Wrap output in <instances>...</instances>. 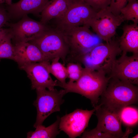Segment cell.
Wrapping results in <instances>:
<instances>
[{"label": "cell", "instance_id": "6da1fadb", "mask_svg": "<svg viewBox=\"0 0 138 138\" xmlns=\"http://www.w3.org/2000/svg\"><path fill=\"white\" fill-rule=\"evenodd\" d=\"M100 96V104L119 117L124 108L137 103L138 87L137 85L110 78Z\"/></svg>", "mask_w": 138, "mask_h": 138}, {"label": "cell", "instance_id": "7a4b0ae2", "mask_svg": "<svg viewBox=\"0 0 138 138\" xmlns=\"http://www.w3.org/2000/svg\"><path fill=\"white\" fill-rule=\"evenodd\" d=\"M110 78L104 72L84 67L82 74L77 81L60 87L68 93H77L89 99L94 108L98 105L99 97L106 89Z\"/></svg>", "mask_w": 138, "mask_h": 138}, {"label": "cell", "instance_id": "3957f363", "mask_svg": "<svg viewBox=\"0 0 138 138\" xmlns=\"http://www.w3.org/2000/svg\"><path fill=\"white\" fill-rule=\"evenodd\" d=\"M114 37L108 42L98 44L75 62L82 64L85 67L103 72L109 76L117 56L122 53L119 40Z\"/></svg>", "mask_w": 138, "mask_h": 138}, {"label": "cell", "instance_id": "277c9868", "mask_svg": "<svg viewBox=\"0 0 138 138\" xmlns=\"http://www.w3.org/2000/svg\"><path fill=\"white\" fill-rule=\"evenodd\" d=\"M89 28L84 25L61 32L68 46L69 53L67 58L69 62H76L79 57L101 43V39L93 33Z\"/></svg>", "mask_w": 138, "mask_h": 138}, {"label": "cell", "instance_id": "5b68a950", "mask_svg": "<svg viewBox=\"0 0 138 138\" xmlns=\"http://www.w3.org/2000/svg\"><path fill=\"white\" fill-rule=\"evenodd\" d=\"M30 42L36 45L46 57L51 61L59 57L64 64L69 51L68 45L62 33L50 27Z\"/></svg>", "mask_w": 138, "mask_h": 138}, {"label": "cell", "instance_id": "8992f818", "mask_svg": "<svg viewBox=\"0 0 138 138\" xmlns=\"http://www.w3.org/2000/svg\"><path fill=\"white\" fill-rule=\"evenodd\" d=\"M98 11L82 0H74L65 13L55 19L54 28L63 32L72 28L84 25Z\"/></svg>", "mask_w": 138, "mask_h": 138}, {"label": "cell", "instance_id": "52a82bcc", "mask_svg": "<svg viewBox=\"0 0 138 138\" xmlns=\"http://www.w3.org/2000/svg\"><path fill=\"white\" fill-rule=\"evenodd\" d=\"M36 99L33 105L36 107L37 116L33 126L42 125L43 121L52 113L60 111V107L64 100L63 96L66 93L64 89L58 90L54 88L47 90L45 88L36 89Z\"/></svg>", "mask_w": 138, "mask_h": 138}, {"label": "cell", "instance_id": "ba28073f", "mask_svg": "<svg viewBox=\"0 0 138 138\" xmlns=\"http://www.w3.org/2000/svg\"><path fill=\"white\" fill-rule=\"evenodd\" d=\"M124 21L121 14L114 15L107 7L98 10L84 26L91 27L100 39L107 42L114 36L117 27Z\"/></svg>", "mask_w": 138, "mask_h": 138}, {"label": "cell", "instance_id": "9c48e42d", "mask_svg": "<svg viewBox=\"0 0 138 138\" xmlns=\"http://www.w3.org/2000/svg\"><path fill=\"white\" fill-rule=\"evenodd\" d=\"M12 39L16 43L29 42L38 37L50 27L40 21H35L26 15L15 23L8 22Z\"/></svg>", "mask_w": 138, "mask_h": 138}, {"label": "cell", "instance_id": "30bf717a", "mask_svg": "<svg viewBox=\"0 0 138 138\" xmlns=\"http://www.w3.org/2000/svg\"><path fill=\"white\" fill-rule=\"evenodd\" d=\"M96 111L98 122L94 129L108 135L110 138L128 137L131 130L125 132L122 130V122L119 116L101 105H98Z\"/></svg>", "mask_w": 138, "mask_h": 138}, {"label": "cell", "instance_id": "8fae6325", "mask_svg": "<svg viewBox=\"0 0 138 138\" xmlns=\"http://www.w3.org/2000/svg\"><path fill=\"white\" fill-rule=\"evenodd\" d=\"M91 110L77 109L60 118L59 129L71 138L80 136L83 133L91 116L97 108Z\"/></svg>", "mask_w": 138, "mask_h": 138}, {"label": "cell", "instance_id": "7c38bea8", "mask_svg": "<svg viewBox=\"0 0 138 138\" xmlns=\"http://www.w3.org/2000/svg\"><path fill=\"white\" fill-rule=\"evenodd\" d=\"M108 76L137 86L138 54H122L115 60Z\"/></svg>", "mask_w": 138, "mask_h": 138}, {"label": "cell", "instance_id": "4fadbf2b", "mask_svg": "<svg viewBox=\"0 0 138 138\" xmlns=\"http://www.w3.org/2000/svg\"><path fill=\"white\" fill-rule=\"evenodd\" d=\"M47 61L26 63L19 66L26 73L31 80L32 89L43 88L52 90L55 86H58L59 81L54 80L50 75L47 66Z\"/></svg>", "mask_w": 138, "mask_h": 138}, {"label": "cell", "instance_id": "5bb4252c", "mask_svg": "<svg viewBox=\"0 0 138 138\" xmlns=\"http://www.w3.org/2000/svg\"><path fill=\"white\" fill-rule=\"evenodd\" d=\"M14 45L15 61L19 66L26 63L50 61L36 45L30 42H17Z\"/></svg>", "mask_w": 138, "mask_h": 138}, {"label": "cell", "instance_id": "9a60e30c", "mask_svg": "<svg viewBox=\"0 0 138 138\" xmlns=\"http://www.w3.org/2000/svg\"><path fill=\"white\" fill-rule=\"evenodd\" d=\"M50 0H20L5 8L10 17H22L29 14L38 15L41 13Z\"/></svg>", "mask_w": 138, "mask_h": 138}, {"label": "cell", "instance_id": "2e32d148", "mask_svg": "<svg viewBox=\"0 0 138 138\" xmlns=\"http://www.w3.org/2000/svg\"><path fill=\"white\" fill-rule=\"evenodd\" d=\"M123 33L119 39L122 54L128 52L138 54V26L133 23L126 25L123 27Z\"/></svg>", "mask_w": 138, "mask_h": 138}, {"label": "cell", "instance_id": "e0dca14e", "mask_svg": "<svg viewBox=\"0 0 138 138\" xmlns=\"http://www.w3.org/2000/svg\"><path fill=\"white\" fill-rule=\"evenodd\" d=\"M74 0H50L41 13L40 22L47 24L53 19H58L66 12Z\"/></svg>", "mask_w": 138, "mask_h": 138}, {"label": "cell", "instance_id": "ac0fdd59", "mask_svg": "<svg viewBox=\"0 0 138 138\" xmlns=\"http://www.w3.org/2000/svg\"><path fill=\"white\" fill-rule=\"evenodd\" d=\"M56 121L50 125L46 127L42 125L37 126L34 131L27 133L28 138H55L60 132L59 125L60 120L59 117Z\"/></svg>", "mask_w": 138, "mask_h": 138}, {"label": "cell", "instance_id": "d6986e66", "mask_svg": "<svg viewBox=\"0 0 138 138\" xmlns=\"http://www.w3.org/2000/svg\"><path fill=\"white\" fill-rule=\"evenodd\" d=\"M60 58H55L47 62L48 69L50 74L53 75L59 81L58 86L65 84L66 79L67 78L66 67L59 62Z\"/></svg>", "mask_w": 138, "mask_h": 138}, {"label": "cell", "instance_id": "ffe728a7", "mask_svg": "<svg viewBox=\"0 0 138 138\" xmlns=\"http://www.w3.org/2000/svg\"><path fill=\"white\" fill-rule=\"evenodd\" d=\"M120 14L124 21L131 20L138 24V1L128 0L127 4L120 10Z\"/></svg>", "mask_w": 138, "mask_h": 138}, {"label": "cell", "instance_id": "44dd1931", "mask_svg": "<svg viewBox=\"0 0 138 138\" xmlns=\"http://www.w3.org/2000/svg\"><path fill=\"white\" fill-rule=\"evenodd\" d=\"M122 123L128 127L135 126L138 123V111L136 108L129 106L124 108L119 114Z\"/></svg>", "mask_w": 138, "mask_h": 138}, {"label": "cell", "instance_id": "7402d4cb", "mask_svg": "<svg viewBox=\"0 0 138 138\" xmlns=\"http://www.w3.org/2000/svg\"><path fill=\"white\" fill-rule=\"evenodd\" d=\"M12 37L10 32L0 43V60L8 59L15 61L14 45L11 42Z\"/></svg>", "mask_w": 138, "mask_h": 138}, {"label": "cell", "instance_id": "603a6c76", "mask_svg": "<svg viewBox=\"0 0 138 138\" xmlns=\"http://www.w3.org/2000/svg\"><path fill=\"white\" fill-rule=\"evenodd\" d=\"M66 67L67 78L69 79L67 83H69L77 80L82 76L84 68L82 64L78 62H69Z\"/></svg>", "mask_w": 138, "mask_h": 138}, {"label": "cell", "instance_id": "cb8c5ba5", "mask_svg": "<svg viewBox=\"0 0 138 138\" xmlns=\"http://www.w3.org/2000/svg\"><path fill=\"white\" fill-rule=\"evenodd\" d=\"M128 1L111 0L110 4L108 8L114 15L119 16L120 14V10L126 5Z\"/></svg>", "mask_w": 138, "mask_h": 138}, {"label": "cell", "instance_id": "d4e9b609", "mask_svg": "<svg viewBox=\"0 0 138 138\" xmlns=\"http://www.w3.org/2000/svg\"><path fill=\"white\" fill-rule=\"evenodd\" d=\"M111 0H88L86 3L94 9L98 11L107 8L110 4Z\"/></svg>", "mask_w": 138, "mask_h": 138}, {"label": "cell", "instance_id": "484cf974", "mask_svg": "<svg viewBox=\"0 0 138 138\" xmlns=\"http://www.w3.org/2000/svg\"><path fill=\"white\" fill-rule=\"evenodd\" d=\"M10 17L3 4H0V28L8 23Z\"/></svg>", "mask_w": 138, "mask_h": 138}, {"label": "cell", "instance_id": "4316f807", "mask_svg": "<svg viewBox=\"0 0 138 138\" xmlns=\"http://www.w3.org/2000/svg\"><path fill=\"white\" fill-rule=\"evenodd\" d=\"M10 32L9 28H0V43Z\"/></svg>", "mask_w": 138, "mask_h": 138}, {"label": "cell", "instance_id": "83f0119b", "mask_svg": "<svg viewBox=\"0 0 138 138\" xmlns=\"http://www.w3.org/2000/svg\"><path fill=\"white\" fill-rule=\"evenodd\" d=\"M12 0H0V4L5 3L6 5H10L12 4Z\"/></svg>", "mask_w": 138, "mask_h": 138}, {"label": "cell", "instance_id": "f1b7e54d", "mask_svg": "<svg viewBox=\"0 0 138 138\" xmlns=\"http://www.w3.org/2000/svg\"><path fill=\"white\" fill-rule=\"evenodd\" d=\"M138 134H136L132 138H138Z\"/></svg>", "mask_w": 138, "mask_h": 138}, {"label": "cell", "instance_id": "f546056e", "mask_svg": "<svg viewBox=\"0 0 138 138\" xmlns=\"http://www.w3.org/2000/svg\"><path fill=\"white\" fill-rule=\"evenodd\" d=\"M86 2L88 0H82Z\"/></svg>", "mask_w": 138, "mask_h": 138}]
</instances>
